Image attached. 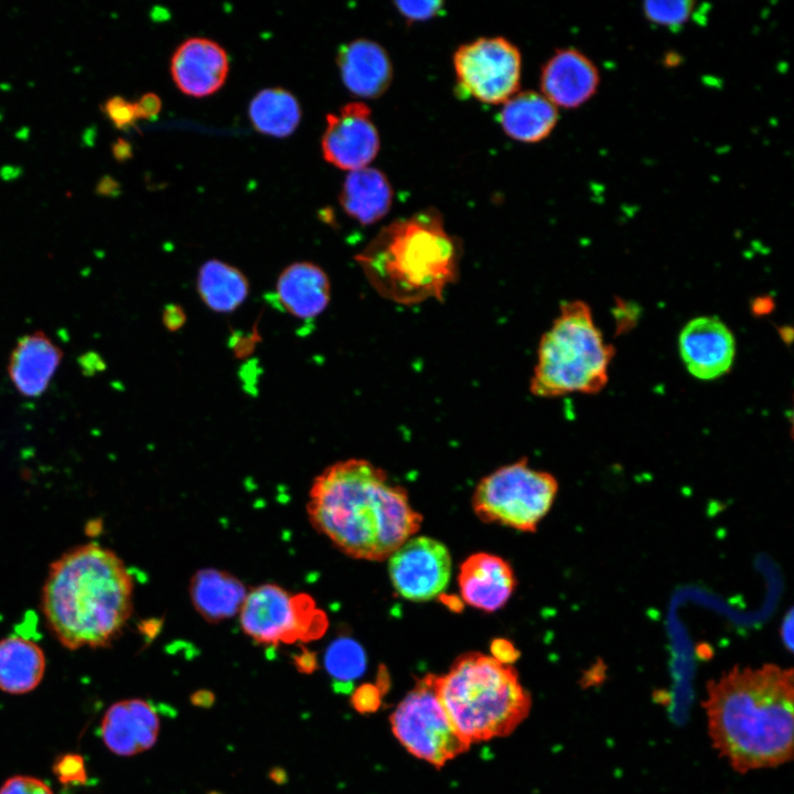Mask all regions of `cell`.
Masks as SVG:
<instances>
[{"label":"cell","instance_id":"cell-1","mask_svg":"<svg viewBox=\"0 0 794 794\" xmlns=\"http://www.w3.org/2000/svg\"><path fill=\"white\" fill-rule=\"evenodd\" d=\"M307 513L337 549L368 561L387 559L422 522L406 490L364 459L337 461L316 475Z\"/></svg>","mask_w":794,"mask_h":794},{"label":"cell","instance_id":"cell-2","mask_svg":"<svg viewBox=\"0 0 794 794\" xmlns=\"http://www.w3.org/2000/svg\"><path fill=\"white\" fill-rule=\"evenodd\" d=\"M701 706L713 749L736 772L777 768L792 760V668L734 666L708 680Z\"/></svg>","mask_w":794,"mask_h":794},{"label":"cell","instance_id":"cell-3","mask_svg":"<svg viewBox=\"0 0 794 794\" xmlns=\"http://www.w3.org/2000/svg\"><path fill=\"white\" fill-rule=\"evenodd\" d=\"M133 579L111 549L86 543L49 568L41 609L47 627L68 650L111 644L132 613Z\"/></svg>","mask_w":794,"mask_h":794},{"label":"cell","instance_id":"cell-4","mask_svg":"<svg viewBox=\"0 0 794 794\" xmlns=\"http://www.w3.org/2000/svg\"><path fill=\"white\" fill-rule=\"evenodd\" d=\"M461 245L426 208L384 226L355 256L373 289L403 305L443 300L460 273Z\"/></svg>","mask_w":794,"mask_h":794},{"label":"cell","instance_id":"cell-5","mask_svg":"<svg viewBox=\"0 0 794 794\" xmlns=\"http://www.w3.org/2000/svg\"><path fill=\"white\" fill-rule=\"evenodd\" d=\"M438 693L468 744L508 734L530 707L515 669L481 653L460 656L446 675L438 676Z\"/></svg>","mask_w":794,"mask_h":794},{"label":"cell","instance_id":"cell-6","mask_svg":"<svg viewBox=\"0 0 794 794\" xmlns=\"http://www.w3.org/2000/svg\"><path fill=\"white\" fill-rule=\"evenodd\" d=\"M613 355L590 307L581 300L566 301L540 337L529 391L544 398L599 393L608 382Z\"/></svg>","mask_w":794,"mask_h":794},{"label":"cell","instance_id":"cell-7","mask_svg":"<svg viewBox=\"0 0 794 794\" xmlns=\"http://www.w3.org/2000/svg\"><path fill=\"white\" fill-rule=\"evenodd\" d=\"M557 492L552 474L521 459L484 476L473 493L472 506L483 522L530 533L550 511Z\"/></svg>","mask_w":794,"mask_h":794},{"label":"cell","instance_id":"cell-8","mask_svg":"<svg viewBox=\"0 0 794 794\" xmlns=\"http://www.w3.org/2000/svg\"><path fill=\"white\" fill-rule=\"evenodd\" d=\"M238 614L245 634L265 645L313 641L328 627L326 614L309 594H291L275 583L248 591Z\"/></svg>","mask_w":794,"mask_h":794},{"label":"cell","instance_id":"cell-9","mask_svg":"<svg viewBox=\"0 0 794 794\" xmlns=\"http://www.w3.org/2000/svg\"><path fill=\"white\" fill-rule=\"evenodd\" d=\"M399 742L415 757L437 768L469 748L453 726L438 693V676L427 675L400 701L390 717Z\"/></svg>","mask_w":794,"mask_h":794},{"label":"cell","instance_id":"cell-10","mask_svg":"<svg viewBox=\"0 0 794 794\" xmlns=\"http://www.w3.org/2000/svg\"><path fill=\"white\" fill-rule=\"evenodd\" d=\"M453 66L460 90L479 101L504 104L518 92L522 55L505 37H479L459 46Z\"/></svg>","mask_w":794,"mask_h":794},{"label":"cell","instance_id":"cell-11","mask_svg":"<svg viewBox=\"0 0 794 794\" xmlns=\"http://www.w3.org/2000/svg\"><path fill=\"white\" fill-rule=\"evenodd\" d=\"M387 559L390 582L406 600H431L441 594L450 581L451 555L447 546L434 538L412 536Z\"/></svg>","mask_w":794,"mask_h":794},{"label":"cell","instance_id":"cell-12","mask_svg":"<svg viewBox=\"0 0 794 794\" xmlns=\"http://www.w3.org/2000/svg\"><path fill=\"white\" fill-rule=\"evenodd\" d=\"M379 147L378 130L366 104L351 101L337 112L328 114L321 148L323 158L332 165L348 171L365 168Z\"/></svg>","mask_w":794,"mask_h":794},{"label":"cell","instance_id":"cell-13","mask_svg":"<svg viewBox=\"0 0 794 794\" xmlns=\"http://www.w3.org/2000/svg\"><path fill=\"white\" fill-rule=\"evenodd\" d=\"M679 354L696 378L711 380L728 373L736 355L732 332L717 316H698L680 331Z\"/></svg>","mask_w":794,"mask_h":794},{"label":"cell","instance_id":"cell-14","mask_svg":"<svg viewBox=\"0 0 794 794\" xmlns=\"http://www.w3.org/2000/svg\"><path fill=\"white\" fill-rule=\"evenodd\" d=\"M540 94L557 108L575 109L598 92L600 74L594 62L576 47L557 50L540 73Z\"/></svg>","mask_w":794,"mask_h":794},{"label":"cell","instance_id":"cell-15","mask_svg":"<svg viewBox=\"0 0 794 794\" xmlns=\"http://www.w3.org/2000/svg\"><path fill=\"white\" fill-rule=\"evenodd\" d=\"M170 68L172 78L182 93L204 97L218 90L226 81L228 56L215 41L191 37L175 50Z\"/></svg>","mask_w":794,"mask_h":794},{"label":"cell","instance_id":"cell-16","mask_svg":"<svg viewBox=\"0 0 794 794\" xmlns=\"http://www.w3.org/2000/svg\"><path fill=\"white\" fill-rule=\"evenodd\" d=\"M160 721L150 702L133 698L112 704L100 722L105 745L120 757L150 749L157 741Z\"/></svg>","mask_w":794,"mask_h":794},{"label":"cell","instance_id":"cell-17","mask_svg":"<svg viewBox=\"0 0 794 794\" xmlns=\"http://www.w3.org/2000/svg\"><path fill=\"white\" fill-rule=\"evenodd\" d=\"M458 583L462 600L485 612L500 610L516 587L511 565L489 552L470 555L460 566Z\"/></svg>","mask_w":794,"mask_h":794},{"label":"cell","instance_id":"cell-18","mask_svg":"<svg viewBox=\"0 0 794 794\" xmlns=\"http://www.w3.org/2000/svg\"><path fill=\"white\" fill-rule=\"evenodd\" d=\"M336 64L343 84L357 97L378 98L393 81V65L386 50L368 39L343 44Z\"/></svg>","mask_w":794,"mask_h":794},{"label":"cell","instance_id":"cell-19","mask_svg":"<svg viewBox=\"0 0 794 794\" xmlns=\"http://www.w3.org/2000/svg\"><path fill=\"white\" fill-rule=\"evenodd\" d=\"M62 357V350L44 332L25 334L9 356V378L20 395L40 397L50 386Z\"/></svg>","mask_w":794,"mask_h":794},{"label":"cell","instance_id":"cell-20","mask_svg":"<svg viewBox=\"0 0 794 794\" xmlns=\"http://www.w3.org/2000/svg\"><path fill=\"white\" fill-rule=\"evenodd\" d=\"M331 286L325 271L301 261L288 266L276 285L277 299L285 311L299 319H312L330 302Z\"/></svg>","mask_w":794,"mask_h":794},{"label":"cell","instance_id":"cell-21","mask_svg":"<svg viewBox=\"0 0 794 794\" xmlns=\"http://www.w3.org/2000/svg\"><path fill=\"white\" fill-rule=\"evenodd\" d=\"M558 108L543 94L517 92L508 98L500 114L503 131L512 139L534 143L546 139L558 122Z\"/></svg>","mask_w":794,"mask_h":794},{"label":"cell","instance_id":"cell-22","mask_svg":"<svg viewBox=\"0 0 794 794\" xmlns=\"http://www.w3.org/2000/svg\"><path fill=\"white\" fill-rule=\"evenodd\" d=\"M393 196V187L385 173L365 167L348 172L340 192V204L353 219L372 225L389 212Z\"/></svg>","mask_w":794,"mask_h":794},{"label":"cell","instance_id":"cell-23","mask_svg":"<svg viewBox=\"0 0 794 794\" xmlns=\"http://www.w3.org/2000/svg\"><path fill=\"white\" fill-rule=\"evenodd\" d=\"M189 590L194 609L208 622H219L239 613L248 592L238 578L214 568L197 570Z\"/></svg>","mask_w":794,"mask_h":794},{"label":"cell","instance_id":"cell-24","mask_svg":"<svg viewBox=\"0 0 794 794\" xmlns=\"http://www.w3.org/2000/svg\"><path fill=\"white\" fill-rule=\"evenodd\" d=\"M46 667L43 650L33 640L14 634L0 640V690L23 695L42 682Z\"/></svg>","mask_w":794,"mask_h":794},{"label":"cell","instance_id":"cell-25","mask_svg":"<svg viewBox=\"0 0 794 794\" xmlns=\"http://www.w3.org/2000/svg\"><path fill=\"white\" fill-rule=\"evenodd\" d=\"M196 288L203 302L217 312L237 309L248 294L246 277L219 260H210L200 268Z\"/></svg>","mask_w":794,"mask_h":794},{"label":"cell","instance_id":"cell-26","mask_svg":"<svg viewBox=\"0 0 794 794\" xmlns=\"http://www.w3.org/2000/svg\"><path fill=\"white\" fill-rule=\"evenodd\" d=\"M255 129L272 137H287L298 127L301 109L297 98L283 88H266L256 94L248 108Z\"/></svg>","mask_w":794,"mask_h":794},{"label":"cell","instance_id":"cell-27","mask_svg":"<svg viewBox=\"0 0 794 794\" xmlns=\"http://www.w3.org/2000/svg\"><path fill=\"white\" fill-rule=\"evenodd\" d=\"M324 664L329 675L344 686L364 674L366 656L357 642L341 637L325 651Z\"/></svg>","mask_w":794,"mask_h":794},{"label":"cell","instance_id":"cell-28","mask_svg":"<svg viewBox=\"0 0 794 794\" xmlns=\"http://www.w3.org/2000/svg\"><path fill=\"white\" fill-rule=\"evenodd\" d=\"M696 8L697 3L694 1H646L642 10L652 24L678 31L691 18L697 17Z\"/></svg>","mask_w":794,"mask_h":794},{"label":"cell","instance_id":"cell-29","mask_svg":"<svg viewBox=\"0 0 794 794\" xmlns=\"http://www.w3.org/2000/svg\"><path fill=\"white\" fill-rule=\"evenodd\" d=\"M53 773L63 784H82L87 780L84 759L75 753H67L56 759Z\"/></svg>","mask_w":794,"mask_h":794},{"label":"cell","instance_id":"cell-30","mask_svg":"<svg viewBox=\"0 0 794 794\" xmlns=\"http://www.w3.org/2000/svg\"><path fill=\"white\" fill-rule=\"evenodd\" d=\"M101 109L110 122L118 129H129L135 126L138 119L135 103H130L121 96L108 98L101 106Z\"/></svg>","mask_w":794,"mask_h":794},{"label":"cell","instance_id":"cell-31","mask_svg":"<svg viewBox=\"0 0 794 794\" xmlns=\"http://www.w3.org/2000/svg\"><path fill=\"white\" fill-rule=\"evenodd\" d=\"M394 4L397 11L410 22L432 19L443 10L442 1H395Z\"/></svg>","mask_w":794,"mask_h":794},{"label":"cell","instance_id":"cell-32","mask_svg":"<svg viewBox=\"0 0 794 794\" xmlns=\"http://www.w3.org/2000/svg\"><path fill=\"white\" fill-rule=\"evenodd\" d=\"M0 794H54L42 780L29 775H14L0 787Z\"/></svg>","mask_w":794,"mask_h":794},{"label":"cell","instance_id":"cell-33","mask_svg":"<svg viewBox=\"0 0 794 794\" xmlns=\"http://www.w3.org/2000/svg\"><path fill=\"white\" fill-rule=\"evenodd\" d=\"M351 702L361 713L373 712L380 706V690L375 685H362L353 693Z\"/></svg>","mask_w":794,"mask_h":794},{"label":"cell","instance_id":"cell-34","mask_svg":"<svg viewBox=\"0 0 794 794\" xmlns=\"http://www.w3.org/2000/svg\"><path fill=\"white\" fill-rule=\"evenodd\" d=\"M135 108L138 119H153L161 110V99L153 93H147L135 103Z\"/></svg>","mask_w":794,"mask_h":794},{"label":"cell","instance_id":"cell-35","mask_svg":"<svg viewBox=\"0 0 794 794\" xmlns=\"http://www.w3.org/2000/svg\"><path fill=\"white\" fill-rule=\"evenodd\" d=\"M492 655L497 661L509 664L518 657V652L505 640H496L491 647Z\"/></svg>","mask_w":794,"mask_h":794},{"label":"cell","instance_id":"cell-36","mask_svg":"<svg viewBox=\"0 0 794 794\" xmlns=\"http://www.w3.org/2000/svg\"><path fill=\"white\" fill-rule=\"evenodd\" d=\"M120 192V183L109 174L103 175L95 185V194L98 196L116 197Z\"/></svg>","mask_w":794,"mask_h":794},{"label":"cell","instance_id":"cell-37","mask_svg":"<svg viewBox=\"0 0 794 794\" xmlns=\"http://www.w3.org/2000/svg\"><path fill=\"white\" fill-rule=\"evenodd\" d=\"M111 153L116 161L125 162V161L131 159L132 147L127 140H125L122 138H118L111 144Z\"/></svg>","mask_w":794,"mask_h":794},{"label":"cell","instance_id":"cell-38","mask_svg":"<svg viewBox=\"0 0 794 794\" xmlns=\"http://www.w3.org/2000/svg\"><path fill=\"white\" fill-rule=\"evenodd\" d=\"M294 665L301 673H312L316 668L315 655L304 650L301 654L294 656Z\"/></svg>","mask_w":794,"mask_h":794},{"label":"cell","instance_id":"cell-39","mask_svg":"<svg viewBox=\"0 0 794 794\" xmlns=\"http://www.w3.org/2000/svg\"><path fill=\"white\" fill-rule=\"evenodd\" d=\"M214 700V694L206 689L197 690L191 696V702L196 707H211Z\"/></svg>","mask_w":794,"mask_h":794},{"label":"cell","instance_id":"cell-40","mask_svg":"<svg viewBox=\"0 0 794 794\" xmlns=\"http://www.w3.org/2000/svg\"><path fill=\"white\" fill-rule=\"evenodd\" d=\"M23 174V169L19 165L6 164L0 168V179L11 182L19 179Z\"/></svg>","mask_w":794,"mask_h":794},{"label":"cell","instance_id":"cell-41","mask_svg":"<svg viewBox=\"0 0 794 794\" xmlns=\"http://www.w3.org/2000/svg\"><path fill=\"white\" fill-rule=\"evenodd\" d=\"M782 631V636L784 639V643L788 646L790 651L792 650V643H793V618H792V611L788 613V618L785 619Z\"/></svg>","mask_w":794,"mask_h":794},{"label":"cell","instance_id":"cell-42","mask_svg":"<svg viewBox=\"0 0 794 794\" xmlns=\"http://www.w3.org/2000/svg\"><path fill=\"white\" fill-rule=\"evenodd\" d=\"M97 139V127L95 125L88 126L83 135H82V141L86 147H94Z\"/></svg>","mask_w":794,"mask_h":794},{"label":"cell","instance_id":"cell-43","mask_svg":"<svg viewBox=\"0 0 794 794\" xmlns=\"http://www.w3.org/2000/svg\"><path fill=\"white\" fill-rule=\"evenodd\" d=\"M270 777H271L275 782H277V783H282V782L286 781L287 775L285 774V771H283V770H281V769H273V770L270 772Z\"/></svg>","mask_w":794,"mask_h":794},{"label":"cell","instance_id":"cell-44","mask_svg":"<svg viewBox=\"0 0 794 794\" xmlns=\"http://www.w3.org/2000/svg\"><path fill=\"white\" fill-rule=\"evenodd\" d=\"M28 136H29V129L25 128V127H23V128H22L21 130H19V132L17 133V137L20 138V139H23V140H25V139L28 138Z\"/></svg>","mask_w":794,"mask_h":794},{"label":"cell","instance_id":"cell-45","mask_svg":"<svg viewBox=\"0 0 794 794\" xmlns=\"http://www.w3.org/2000/svg\"><path fill=\"white\" fill-rule=\"evenodd\" d=\"M208 794H222V793H219V792H211V793H208Z\"/></svg>","mask_w":794,"mask_h":794}]
</instances>
